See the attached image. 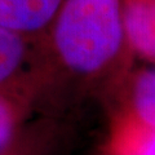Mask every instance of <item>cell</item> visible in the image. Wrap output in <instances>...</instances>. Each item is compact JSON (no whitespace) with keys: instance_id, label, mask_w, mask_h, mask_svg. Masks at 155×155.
Masks as SVG:
<instances>
[{"instance_id":"cell-1","label":"cell","mask_w":155,"mask_h":155,"mask_svg":"<svg viewBox=\"0 0 155 155\" xmlns=\"http://www.w3.org/2000/svg\"><path fill=\"white\" fill-rule=\"evenodd\" d=\"M51 47L66 69L96 75L129 48L123 0H65L49 30Z\"/></svg>"},{"instance_id":"cell-2","label":"cell","mask_w":155,"mask_h":155,"mask_svg":"<svg viewBox=\"0 0 155 155\" xmlns=\"http://www.w3.org/2000/svg\"><path fill=\"white\" fill-rule=\"evenodd\" d=\"M65 0H0V28L32 39L51 30Z\"/></svg>"},{"instance_id":"cell-3","label":"cell","mask_w":155,"mask_h":155,"mask_svg":"<svg viewBox=\"0 0 155 155\" xmlns=\"http://www.w3.org/2000/svg\"><path fill=\"white\" fill-rule=\"evenodd\" d=\"M123 19L129 48L155 61V0H123Z\"/></svg>"},{"instance_id":"cell-4","label":"cell","mask_w":155,"mask_h":155,"mask_svg":"<svg viewBox=\"0 0 155 155\" xmlns=\"http://www.w3.org/2000/svg\"><path fill=\"white\" fill-rule=\"evenodd\" d=\"M132 105L137 122L155 129V69L141 70L134 76Z\"/></svg>"},{"instance_id":"cell-5","label":"cell","mask_w":155,"mask_h":155,"mask_svg":"<svg viewBox=\"0 0 155 155\" xmlns=\"http://www.w3.org/2000/svg\"><path fill=\"white\" fill-rule=\"evenodd\" d=\"M30 47L31 39L0 28V85L21 69Z\"/></svg>"},{"instance_id":"cell-6","label":"cell","mask_w":155,"mask_h":155,"mask_svg":"<svg viewBox=\"0 0 155 155\" xmlns=\"http://www.w3.org/2000/svg\"><path fill=\"white\" fill-rule=\"evenodd\" d=\"M120 155H155V129L136 123L119 140Z\"/></svg>"},{"instance_id":"cell-7","label":"cell","mask_w":155,"mask_h":155,"mask_svg":"<svg viewBox=\"0 0 155 155\" xmlns=\"http://www.w3.org/2000/svg\"><path fill=\"white\" fill-rule=\"evenodd\" d=\"M13 132V114L5 100L0 97V151L5 147Z\"/></svg>"}]
</instances>
